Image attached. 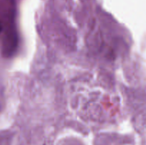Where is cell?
I'll use <instances>...</instances> for the list:
<instances>
[{
    "label": "cell",
    "instance_id": "1",
    "mask_svg": "<svg viewBox=\"0 0 146 145\" xmlns=\"http://www.w3.org/2000/svg\"><path fill=\"white\" fill-rule=\"evenodd\" d=\"M1 28H1V24H0V31H1Z\"/></svg>",
    "mask_w": 146,
    "mask_h": 145
}]
</instances>
